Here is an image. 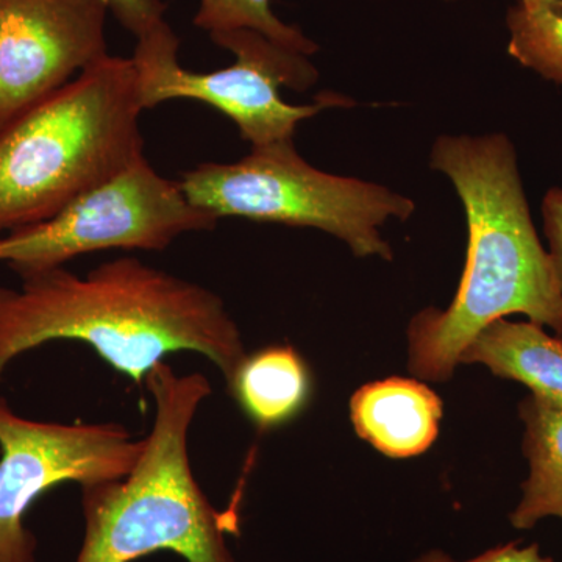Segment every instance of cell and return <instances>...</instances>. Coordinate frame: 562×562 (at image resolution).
Segmentation results:
<instances>
[{
  "instance_id": "cell-1",
  "label": "cell",
  "mask_w": 562,
  "mask_h": 562,
  "mask_svg": "<svg viewBox=\"0 0 562 562\" xmlns=\"http://www.w3.org/2000/svg\"><path fill=\"white\" fill-rule=\"evenodd\" d=\"M54 341L87 344L139 386L179 351L202 355L227 384L247 355L221 295L136 257L85 277L63 266L0 286V383L18 357Z\"/></svg>"
},
{
  "instance_id": "cell-2",
  "label": "cell",
  "mask_w": 562,
  "mask_h": 562,
  "mask_svg": "<svg viewBox=\"0 0 562 562\" xmlns=\"http://www.w3.org/2000/svg\"><path fill=\"white\" fill-rule=\"evenodd\" d=\"M431 168L452 181L469 228L452 303L417 313L406 331L409 372L442 383L452 379L465 346L509 314L562 335V290L536 232L508 136H441L432 146Z\"/></svg>"
},
{
  "instance_id": "cell-3",
  "label": "cell",
  "mask_w": 562,
  "mask_h": 562,
  "mask_svg": "<svg viewBox=\"0 0 562 562\" xmlns=\"http://www.w3.org/2000/svg\"><path fill=\"white\" fill-rule=\"evenodd\" d=\"M144 384L154 424L125 479L81 487L85 536L76 562H135L160 552L187 562H238L227 542L236 517L211 505L191 465L190 431L213 394L209 379L162 361Z\"/></svg>"
},
{
  "instance_id": "cell-4",
  "label": "cell",
  "mask_w": 562,
  "mask_h": 562,
  "mask_svg": "<svg viewBox=\"0 0 562 562\" xmlns=\"http://www.w3.org/2000/svg\"><path fill=\"white\" fill-rule=\"evenodd\" d=\"M138 74L106 55L0 128V235L50 217L144 155Z\"/></svg>"
},
{
  "instance_id": "cell-5",
  "label": "cell",
  "mask_w": 562,
  "mask_h": 562,
  "mask_svg": "<svg viewBox=\"0 0 562 562\" xmlns=\"http://www.w3.org/2000/svg\"><path fill=\"white\" fill-rule=\"evenodd\" d=\"M181 191L195 209L216 217L317 228L341 239L360 258H394L383 227L408 221L412 199L353 177L319 171L303 160L292 139L251 147L235 162H203L184 172Z\"/></svg>"
},
{
  "instance_id": "cell-6",
  "label": "cell",
  "mask_w": 562,
  "mask_h": 562,
  "mask_svg": "<svg viewBox=\"0 0 562 562\" xmlns=\"http://www.w3.org/2000/svg\"><path fill=\"white\" fill-rule=\"evenodd\" d=\"M210 40L235 55L231 66L210 72L184 69L179 36L168 22L136 40L131 58L144 111L180 99L206 103L232 120L251 147H260L292 139L297 125L321 111L353 105L350 99L328 91L308 105L284 101L281 87L308 90L319 74L306 55L284 49L261 33L233 31Z\"/></svg>"
},
{
  "instance_id": "cell-7",
  "label": "cell",
  "mask_w": 562,
  "mask_h": 562,
  "mask_svg": "<svg viewBox=\"0 0 562 562\" xmlns=\"http://www.w3.org/2000/svg\"><path fill=\"white\" fill-rule=\"evenodd\" d=\"M216 224L143 155L47 220L0 235V262L22 279L95 251H162L184 233Z\"/></svg>"
},
{
  "instance_id": "cell-8",
  "label": "cell",
  "mask_w": 562,
  "mask_h": 562,
  "mask_svg": "<svg viewBox=\"0 0 562 562\" xmlns=\"http://www.w3.org/2000/svg\"><path fill=\"white\" fill-rule=\"evenodd\" d=\"M143 446L117 422L27 419L0 395V562H36L38 542L25 516L46 492L125 479Z\"/></svg>"
},
{
  "instance_id": "cell-9",
  "label": "cell",
  "mask_w": 562,
  "mask_h": 562,
  "mask_svg": "<svg viewBox=\"0 0 562 562\" xmlns=\"http://www.w3.org/2000/svg\"><path fill=\"white\" fill-rule=\"evenodd\" d=\"M103 0H0V128L109 55Z\"/></svg>"
},
{
  "instance_id": "cell-10",
  "label": "cell",
  "mask_w": 562,
  "mask_h": 562,
  "mask_svg": "<svg viewBox=\"0 0 562 562\" xmlns=\"http://www.w3.org/2000/svg\"><path fill=\"white\" fill-rule=\"evenodd\" d=\"M443 405L427 384L414 379L364 384L350 398V419L362 441L390 458L427 452L439 435Z\"/></svg>"
},
{
  "instance_id": "cell-11",
  "label": "cell",
  "mask_w": 562,
  "mask_h": 562,
  "mask_svg": "<svg viewBox=\"0 0 562 562\" xmlns=\"http://www.w3.org/2000/svg\"><path fill=\"white\" fill-rule=\"evenodd\" d=\"M460 364H482L562 405V336H550L535 322H492L461 351Z\"/></svg>"
},
{
  "instance_id": "cell-12",
  "label": "cell",
  "mask_w": 562,
  "mask_h": 562,
  "mask_svg": "<svg viewBox=\"0 0 562 562\" xmlns=\"http://www.w3.org/2000/svg\"><path fill=\"white\" fill-rule=\"evenodd\" d=\"M227 390L258 430H276L308 405L312 372L294 347H265L244 357Z\"/></svg>"
},
{
  "instance_id": "cell-13",
  "label": "cell",
  "mask_w": 562,
  "mask_h": 562,
  "mask_svg": "<svg viewBox=\"0 0 562 562\" xmlns=\"http://www.w3.org/2000/svg\"><path fill=\"white\" fill-rule=\"evenodd\" d=\"M519 416L530 475L509 524L516 530H531L547 517L562 520V405L530 394L520 402Z\"/></svg>"
},
{
  "instance_id": "cell-14",
  "label": "cell",
  "mask_w": 562,
  "mask_h": 562,
  "mask_svg": "<svg viewBox=\"0 0 562 562\" xmlns=\"http://www.w3.org/2000/svg\"><path fill=\"white\" fill-rule=\"evenodd\" d=\"M508 52L525 68L562 85V0L512 7Z\"/></svg>"
},
{
  "instance_id": "cell-15",
  "label": "cell",
  "mask_w": 562,
  "mask_h": 562,
  "mask_svg": "<svg viewBox=\"0 0 562 562\" xmlns=\"http://www.w3.org/2000/svg\"><path fill=\"white\" fill-rule=\"evenodd\" d=\"M192 24L211 35L233 31H254L284 49L316 54L319 46L295 25L273 13L271 0H199Z\"/></svg>"
},
{
  "instance_id": "cell-16",
  "label": "cell",
  "mask_w": 562,
  "mask_h": 562,
  "mask_svg": "<svg viewBox=\"0 0 562 562\" xmlns=\"http://www.w3.org/2000/svg\"><path fill=\"white\" fill-rule=\"evenodd\" d=\"M109 13L136 40L157 29L165 20L162 0H103Z\"/></svg>"
},
{
  "instance_id": "cell-17",
  "label": "cell",
  "mask_w": 562,
  "mask_h": 562,
  "mask_svg": "<svg viewBox=\"0 0 562 562\" xmlns=\"http://www.w3.org/2000/svg\"><path fill=\"white\" fill-rule=\"evenodd\" d=\"M409 562H554L553 558L546 557L541 552L539 543H528L522 546L520 541L502 543L494 549L486 550L472 560L457 561L449 553L441 549L428 550L420 553Z\"/></svg>"
},
{
  "instance_id": "cell-18",
  "label": "cell",
  "mask_w": 562,
  "mask_h": 562,
  "mask_svg": "<svg viewBox=\"0 0 562 562\" xmlns=\"http://www.w3.org/2000/svg\"><path fill=\"white\" fill-rule=\"evenodd\" d=\"M543 232L549 241V255L562 290V190L552 188L542 203Z\"/></svg>"
},
{
  "instance_id": "cell-19",
  "label": "cell",
  "mask_w": 562,
  "mask_h": 562,
  "mask_svg": "<svg viewBox=\"0 0 562 562\" xmlns=\"http://www.w3.org/2000/svg\"><path fill=\"white\" fill-rule=\"evenodd\" d=\"M547 2V0H519L524 5H531V3Z\"/></svg>"
},
{
  "instance_id": "cell-20",
  "label": "cell",
  "mask_w": 562,
  "mask_h": 562,
  "mask_svg": "<svg viewBox=\"0 0 562 562\" xmlns=\"http://www.w3.org/2000/svg\"><path fill=\"white\" fill-rule=\"evenodd\" d=\"M446 2H454V0H446Z\"/></svg>"
},
{
  "instance_id": "cell-21",
  "label": "cell",
  "mask_w": 562,
  "mask_h": 562,
  "mask_svg": "<svg viewBox=\"0 0 562 562\" xmlns=\"http://www.w3.org/2000/svg\"><path fill=\"white\" fill-rule=\"evenodd\" d=\"M560 336H562V335H560Z\"/></svg>"
}]
</instances>
